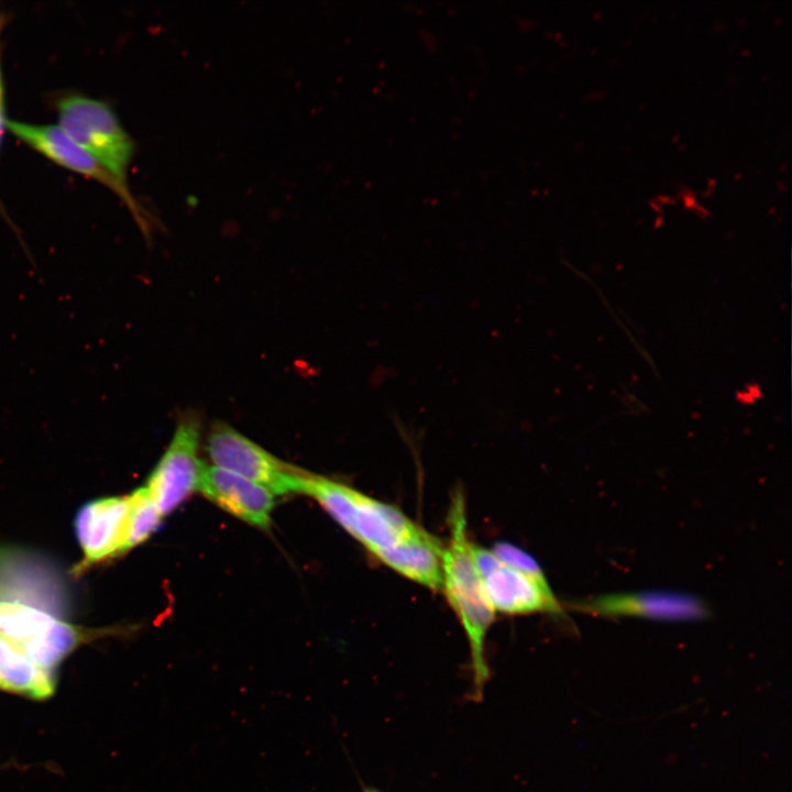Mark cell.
<instances>
[{
  "label": "cell",
  "instance_id": "cell-1",
  "mask_svg": "<svg viewBox=\"0 0 792 792\" xmlns=\"http://www.w3.org/2000/svg\"><path fill=\"white\" fill-rule=\"evenodd\" d=\"M450 537L441 554V591L459 618L468 639L471 656L472 686L470 698L480 702L490 680L485 644L494 620L492 608L477 571L472 541L468 536L465 502L455 492L449 509Z\"/></svg>",
  "mask_w": 792,
  "mask_h": 792
},
{
  "label": "cell",
  "instance_id": "cell-2",
  "mask_svg": "<svg viewBox=\"0 0 792 792\" xmlns=\"http://www.w3.org/2000/svg\"><path fill=\"white\" fill-rule=\"evenodd\" d=\"M300 493L314 497L378 562L399 546L433 536L397 506L322 475L306 473Z\"/></svg>",
  "mask_w": 792,
  "mask_h": 792
},
{
  "label": "cell",
  "instance_id": "cell-3",
  "mask_svg": "<svg viewBox=\"0 0 792 792\" xmlns=\"http://www.w3.org/2000/svg\"><path fill=\"white\" fill-rule=\"evenodd\" d=\"M58 127L94 156L118 182L128 186L127 169L134 145L103 102L68 96L58 103Z\"/></svg>",
  "mask_w": 792,
  "mask_h": 792
},
{
  "label": "cell",
  "instance_id": "cell-4",
  "mask_svg": "<svg viewBox=\"0 0 792 792\" xmlns=\"http://www.w3.org/2000/svg\"><path fill=\"white\" fill-rule=\"evenodd\" d=\"M0 634L51 672L92 636L38 607L4 601H0Z\"/></svg>",
  "mask_w": 792,
  "mask_h": 792
},
{
  "label": "cell",
  "instance_id": "cell-5",
  "mask_svg": "<svg viewBox=\"0 0 792 792\" xmlns=\"http://www.w3.org/2000/svg\"><path fill=\"white\" fill-rule=\"evenodd\" d=\"M206 449L217 468L255 482L273 494L300 493L306 472L284 463L226 422L212 425Z\"/></svg>",
  "mask_w": 792,
  "mask_h": 792
},
{
  "label": "cell",
  "instance_id": "cell-6",
  "mask_svg": "<svg viewBox=\"0 0 792 792\" xmlns=\"http://www.w3.org/2000/svg\"><path fill=\"white\" fill-rule=\"evenodd\" d=\"M200 419L184 414L173 439L153 470L146 490L162 516L177 508L197 490L202 462L198 459Z\"/></svg>",
  "mask_w": 792,
  "mask_h": 792
},
{
  "label": "cell",
  "instance_id": "cell-7",
  "mask_svg": "<svg viewBox=\"0 0 792 792\" xmlns=\"http://www.w3.org/2000/svg\"><path fill=\"white\" fill-rule=\"evenodd\" d=\"M484 592L494 609L507 615L561 614L548 581H539L499 560L492 550L472 543Z\"/></svg>",
  "mask_w": 792,
  "mask_h": 792
},
{
  "label": "cell",
  "instance_id": "cell-8",
  "mask_svg": "<svg viewBox=\"0 0 792 792\" xmlns=\"http://www.w3.org/2000/svg\"><path fill=\"white\" fill-rule=\"evenodd\" d=\"M12 134L56 164L92 178L113 190L132 211L144 233L150 232L145 212L134 200L129 187L118 182L94 156L72 140L58 125H34L6 121Z\"/></svg>",
  "mask_w": 792,
  "mask_h": 792
},
{
  "label": "cell",
  "instance_id": "cell-9",
  "mask_svg": "<svg viewBox=\"0 0 792 792\" xmlns=\"http://www.w3.org/2000/svg\"><path fill=\"white\" fill-rule=\"evenodd\" d=\"M573 608L591 615L642 617L666 620H694L707 615L698 598L678 592H638L607 594L579 601Z\"/></svg>",
  "mask_w": 792,
  "mask_h": 792
},
{
  "label": "cell",
  "instance_id": "cell-10",
  "mask_svg": "<svg viewBox=\"0 0 792 792\" xmlns=\"http://www.w3.org/2000/svg\"><path fill=\"white\" fill-rule=\"evenodd\" d=\"M128 512V496L92 501L78 510L75 531L84 552L78 571L127 551Z\"/></svg>",
  "mask_w": 792,
  "mask_h": 792
},
{
  "label": "cell",
  "instance_id": "cell-11",
  "mask_svg": "<svg viewBox=\"0 0 792 792\" xmlns=\"http://www.w3.org/2000/svg\"><path fill=\"white\" fill-rule=\"evenodd\" d=\"M197 490L223 510L268 529L274 494L266 487L220 468L204 465Z\"/></svg>",
  "mask_w": 792,
  "mask_h": 792
},
{
  "label": "cell",
  "instance_id": "cell-12",
  "mask_svg": "<svg viewBox=\"0 0 792 792\" xmlns=\"http://www.w3.org/2000/svg\"><path fill=\"white\" fill-rule=\"evenodd\" d=\"M53 672L40 667L13 641L0 634V689L45 700L54 693Z\"/></svg>",
  "mask_w": 792,
  "mask_h": 792
},
{
  "label": "cell",
  "instance_id": "cell-13",
  "mask_svg": "<svg viewBox=\"0 0 792 792\" xmlns=\"http://www.w3.org/2000/svg\"><path fill=\"white\" fill-rule=\"evenodd\" d=\"M127 550L142 543L158 527L162 515L152 501L146 487L128 496Z\"/></svg>",
  "mask_w": 792,
  "mask_h": 792
},
{
  "label": "cell",
  "instance_id": "cell-14",
  "mask_svg": "<svg viewBox=\"0 0 792 792\" xmlns=\"http://www.w3.org/2000/svg\"><path fill=\"white\" fill-rule=\"evenodd\" d=\"M492 551L508 565L539 580L547 581L543 571L535 559L520 548L506 542L497 543Z\"/></svg>",
  "mask_w": 792,
  "mask_h": 792
},
{
  "label": "cell",
  "instance_id": "cell-15",
  "mask_svg": "<svg viewBox=\"0 0 792 792\" xmlns=\"http://www.w3.org/2000/svg\"><path fill=\"white\" fill-rule=\"evenodd\" d=\"M6 121H7V120H6L4 117H3L2 107H0V143H1V138H2V134H3V130H4V128H6Z\"/></svg>",
  "mask_w": 792,
  "mask_h": 792
},
{
  "label": "cell",
  "instance_id": "cell-16",
  "mask_svg": "<svg viewBox=\"0 0 792 792\" xmlns=\"http://www.w3.org/2000/svg\"><path fill=\"white\" fill-rule=\"evenodd\" d=\"M363 792H382V791H380V790H377V789H375V788L369 787V788H364Z\"/></svg>",
  "mask_w": 792,
  "mask_h": 792
},
{
  "label": "cell",
  "instance_id": "cell-17",
  "mask_svg": "<svg viewBox=\"0 0 792 792\" xmlns=\"http://www.w3.org/2000/svg\"><path fill=\"white\" fill-rule=\"evenodd\" d=\"M1 97H2V88H1V76H0V107L2 106V105H1Z\"/></svg>",
  "mask_w": 792,
  "mask_h": 792
}]
</instances>
